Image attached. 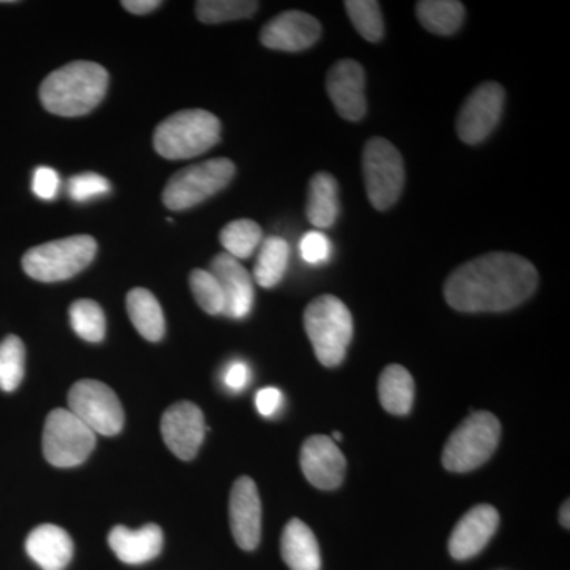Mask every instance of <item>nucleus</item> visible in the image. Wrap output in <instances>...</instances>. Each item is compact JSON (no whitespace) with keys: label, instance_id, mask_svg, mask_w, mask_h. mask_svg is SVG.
<instances>
[{"label":"nucleus","instance_id":"13","mask_svg":"<svg viewBox=\"0 0 570 570\" xmlns=\"http://www.w3.org/2000/svg\"><path fill=\"white\" fill-rule=\"evenodd\" d=\"M303 474L318 490H336L346 478V459L328 436H311L299 453Z\"/></svg>","mask_w":570,"mask_h":570},{"label":"nucleus","instance_id":"34","mask_svg":"<svg viewBox=\"0 0 570 570\" xmlns=\"http://www.w3.org/2000/svg\"><path fill=\"white\" fill-rule=\"evenodd\" d=\"M299 254L306 264H324L332 254V243L322 232H307L299 242Z\"/></svg>","mask_w":570,"mask_h":570},{"label":"nucleus","instance_id":"10","mask_svg":"<svg viewBox=\"0 0 570 570\" xmlns=\"http://www.w3.org/2000/svg\"><path fill=\"white\" fill-rule=\"evenodd\" d=\"M69 411L94 433L116 436L124 426L121 401L104 382L85 379L69 392Z\"/></svg>","mask_w":570,"mask_h":570},{"label":"nucleus","instance_id":"11","mask_svg":"<svg viewBox=\"0 0 570 570\" xmlns=\"http://www.w3.org/2000/svg\"><path fill=\"white\" fill-rule=\"evenodd\" d=\"M505 91L501 85L487 81L480 85L461 107L456 132L466 145H479L497 129L504 108Z\"/></svg>","mask_w":570,"mask_h":570},{"label":"nucleus","instance_id":"25","mask_svg":"<svg viewBox=\"0 0 570 570\" xmlns=\"http://www.w3.org/2000/svg\"><path fill=\"white\" fill-rule=\"evenodd\" d=\"M420 24L436 36H452L464 21V6L456 0H422L415 7Z\"/></svg>","mask_w":570,"mask_h":570},{"label":"nucleus","instance_id":"30","mask_svg":"<svg viewBox=\"0 0 570 570\" xmlns=\"http://www.w3.org/2000/svg\"><path fill=\"white\" fill-rule=\"evenodd\" d=\"M26 370V348L20 337L10 335L0 343V390L20 387Z\"/></svg>","mask_w":570,"mask_h":570},{"label":"nucleus","instance_id":"3","mask_svg":"<svg viewBox=\"0 0 570 570\" xmlns=\"http://www.w3.org/2000/svg\"><path fill=\"white\" fill-rule=\"evenodd\" d=\"M219 140V119L198 108L175 112L154 130V149L168 160L202 156Z\"/></svg>","mask_w":570,"mask_h":570},{"label":"nucleus","instance_id":"38","mask_svg":"<svg viewBox=\"0 0 570 570\" xmlns=\"http://www.w3.org/2000/svg\"><path fill=\"white\" fill-rule=\"evenodd\" d=\"M121 6L129 11V13L148 14L159 9L163 2H160V0H124Z\"/></svg>","mask_w":570,"mask_h":570},{"label":"nucleus","instance_id":"29","mask_svg":"<svg viewBox=\"0 0 570 570\" xmlns=\"http://www.w3.org/2000/svg\"><path fill=\"white\" fill-rule=\"evenodd\" d=\"M71 328L89 343H100L105 337L107 322L99 303L92 299H77L69 309Z\"/></svg>","mask_w":570,"mask_h":570},{"label":"nucleus","instance_id":"4","mask_svg":"<svg viewBox=\"0 0 570 570\" xmlns=\"http://www.w3.org/2000/svg\"><path fill=\"white\" fill-rule=\"evenodd\" d=\"M303 321L318 362L326 367L341 365L354 336L348 307L337 296H317L306 306Z\"/></svg>","mask_w":570,"mask_h":570},{"label":"nucleus","instance_id":"16","mask_svg":"<svg viewBox=\"0 0 570 570\" xmlns=\"http://www.w3.org/2000/svg\"><path fill=\"white\" fill-rule=\"evenodd\" d=\"M230 527L239 549H257L262 535V502L257 485L247 475L232 487Z\"/></svg>","mask_w":570,"mask_h":570},{"label":"nucleus","instance_id":"39","mask_svg":"<svg viewBox=\"0 0 570 570\" xmlns=\"http://www.w3.org/2000/svg\"><path fill=\"white\" fill-rule=\"evenodd\" d=\"M569 509H570V504H569V499H568V501H566L564 504H562L561 512H560V521H561L562 527L566 528V530H569V527H570Z\"/></svg>","mask_w":570,"mask_h":570},{"label":"nucleus","instance_id":"36","mask_svg":"<svg viewBox=\"0 0 570 570\" xmlns=\"http://www.w3.org/2000/svg\"><path fill=\"white\" fill-rule=\"evenodd\" d=\"M284 395L279 389L265 387L255 396V406L264 417H272L277 411H279L281 404H283Z\"/></svg>","mask_w":570,"mask_h":570},{"label":"nucleus","instance_id":"27","mask_svg":"<svg viewBox=\"0 0 570 570\" xmlns=\"http://www.w3.org/2000/svg\"><path fill=\"white\" fill-rule=\"evenodd\" d=\"M261 225L250 219H238L225 225L220 232V245L224 246L225 254L245 261L257 250L262 245Z\"/></svg>","mask_w":570,"mask_h":570},{"label":"nucleus","instance_id":"37","mask_svg":"<svg viewBox=\"0 0 570 570\" xmlns=\"http://www.w3.org/2000/svg\"><path fill=\"white\" fill-rule=\"evenodd\" d=\"M250 371L249 366L243 362H234L230 366L225 370L224 384L234 392H239L246 387L249 382Z\"/></svg>","mask_w":570,"mask_h":570},{"label":"nucleus","instance_id":"19","mask_svg":"<svg viewBox=\"0 0 570 570\" xmlns=\"http://www.w3.org/2000/svg\"><path fill=\"white\" fill-rule=\"evenodd\" d=\"M108 543L119 561L132 566L145 564L163 551L164 532L154 523L145 524L137 531L119 524L108 534Z\"/></svg>","mask_w":570,"mask_h":570},{"label":"nucleus","instance_id":"12","mask_svg":"<svg viewBox=\"0 0 570 570\" xmlns=\"http://www.w3.org/2000/svg\"><path fill=\"white\" fill-rule=\"evenodd\" d=\"M160 431L167 448L178 459L189 461L204 444L206 425L204 412L189 401H179L165 411Z\"/></svg>","mask_w":570,"mask_h":570},{"label":"nucleus","instance_id":"18","mask_svg":"<svg viewBox=\"0 0 570 570\" xmlns=\"http://www.w3.org/2000/svg\"><path fill=\"white\" fill-rule=\"evenodd\" d=\"M499 527V513L493 505L480 504L464 513L450 534L449 551L455 560L478 557L489 546Z\"/></svg>","mask_w":570,"mask_h":570},{"label":"nucleus","instance_id":"40","mask_svg":"<svg viewBox=\"0 0 570 570\" xmlns=\"http://www.w3.org/2000/svg\"><path fill=\"white\" fill-rule=\"evenodd\" d=\"M333 438H335L336 441H341V438L343 436H341V433H333Z\"/></svg>","mask_w":570,"mask_h":570},{"label":"nucleus","instance_id":"8","mask_svg":"<svg viewBox=\"0 0 570 570\" xmlns=\"http://www.w3.org/2000/svg\"><path fill=\"white\" fill-rule=\"evenodd\" d=\"M363 178L371 205L379 212L392 208L403 193L404 171L403 157L385 138H371L363 151Z\"/></svg>","mask_w":570,"mask_h":570},{"label":"nucleus","instance_id":"7","mask_svg":"<svg viewBox=\"0 0 570 570\" xmlns=\"http://www.w3.org/2000/svg\"><path fill=\"white\" fill-rule=\"evenodd\" d=\"M235 171V164L227 157L183 168L168 179L163 194L164 205L171 212H184L204 204L230 184Z\"/></svg>","mask_w":570,"mask_h":570},{"label":"nucleus","instance_id":"6","mask_svg":"<svg viewBox=\"0 0 570 570\" xmlns=\"http://www.w3.org/2000/svg\"><path fill=\"white\" fill-rule=\"evenodd\" d=\"M499 439V420L491 412H474L450 434L442 452V464L450 472L474 471L493 456Z\"/></svg>","mask_w":570,"mask_h":570},{"label":"nucleus","instance_id":"23","mask_svg":"<svg viewBox=\"0 0 570 570\" xmlns=\"http://www.w3.org/2000/svg\"><path fill=\"white\" fill-rule=\"evenodd\" d=\"M127 314L145 340L151 341V343L163 340L165 335L164 311L151 292L141 287L132 288L127 294Z\"/></svg>","mask_w":570,"mask_h":570},{"label":"nucleus","instance_id":"2","mask_svg":"<svg viewBox=\"0 0 570 570\" xmlns=\"http://www.w3.org/2000/svg\"><path fill=\"white\" fill-rule=\"evenodd\" d=\"M108 88V71L96 62L77 61L52 71L40 86L45 110L63 118L91 112L102 102Z\"/></svg>","mask_w":570,"mask_h":570},{"label":"nucleus","instance_id":"24","mask_svg":"<svg viewBox=\"0 0 570 570\" xmlns=\"http://www.w3.org/2000/svg\"><path fill=\"white\" fill-rule=\"evenodd\" d=\"M415 384L411 373L401 365H390L379 377L382 407L393 415H407L414 404Z\"/></svg>","mask_w":570,"mask_h":570},{"label":"nucleus","instance_id":"9","mask_svg":"<svg viewBox=\"0 0 570 570\" xmlns=\"http://www.w3.org/2000/svg\"><path fill=\"white\" fill-rule=\"evenodd\" d=\"M96 448V433L69 409H55L43 428V453L56 468L80 466Z\"/></svg>","mask_w":570,"mask_h":570},{"label":"nucleus","instance_id":"22","mask_svg":"<svg viewBox=\"0 0 570 570\" xmlns=\"http://www.w3.org/2000/svg\"><path fill=\"white\" fill-rule=\"evenodd\" d=\"M340 214L337 183L332 175L321 171L311 178L307 189L306 216L316 228H330Z\"/></svg>","mask_w":570,"mask_h":570},{"label":"nucleus","instance_id":"1","mask_svg":"<svg viewBox=\"0 0 570 570\" xmlns=\"http://www.w3.org/2000/svg\"><path fill=\"white\" fill-rule=\"evenodd\" d=\"M535 266L521 255L490 253L466 262L445 281V302L461 313H504L538 288Z\"/></svg>","mask_w":570,"mask_h":570},{"label":"nucleus","instance_id":"35","mask_svg":"<svg viewBox=\"0 0 570 570\" xmlns=\"http://www.w3.org/2000/svg\"><path fill=\"white\" fill-rule=\"evenodd\" d=\"M59 175L58 171L52 170L50 167L37 168L33 174L32 189L37 197L43 200H52L58 195L59 190Z\"/></svg>","mask_w":570,"mask_h":570},{"label":"nucleus","instance_id":"15","mask_svg":"<svg viewBox=\"0 0 570 570\" xmlns=\"http://www.w3.org/2000/svg\"><path fill=\"white\" fill-rule=\"evenodd\" d=\"M322 36V26L305 11H284L266 22L261 41L269 50L298 52L313 47Z\"/></svg>","mask_w":570,"mask_h":570},{"label":"nucleus","instance_id":"31","mask_svg":"<svg viewBox=\"0 0 570 570\" xmlns=\"http://www.w3.org/2000/svg\"><path fill=\"white\" fill-rule=\"evenodd\" d=\"M344 7L363 39L376 43L384 37V17L376 0H347Z\"/></svg>","mask_w":570,"mask_h":570},{"label":"nucleus","instance_id":"5","mask_svg":"<svg viewBox=\"0 0 570 570\" xmlns=\"http://www.w3.org/2000/svg\"><path fill=\"white\" fill-rule=\"evenodd\" d=\"M97 243L89 235H73L32 247L22 257L26 275L40 283H59L92 264Z\"/></svg>","mask_w":570,"mask_h":570},{"label":"nucleus","instance_id":"26","mask_svg":"<svg viewBox=\"0 0 570 570\" xmlns=\"http://www.w3.org/2000/svg\"><path fill=\"white\" fill-rule=\"evenodd\" d=\"M291 247L279 236H269L261 245L257 262L254 265L255 283L264 288L276 287L283 281L288 265Z\"/></svg>","mask_w":570,"mask_h":570},{"label":"nucleus","instance_id":"32","mask_svg":"<svg viewBox=\"0 0 570 570\" xmlns=\"http://www.w3.org/2000/svg\"><path fill=\"white\" fill-rule=\"evenodd\" d=\"M190 291L198 306L209 316H224L225 298L216 277L206 269H194L189 276Z\"/></svg>","mask_w":570,"mask_h":570},{"label":"nucleus","instance_id":"21","mask_svg":"<svg viewBox=\"0 0 570 570\" xmlns=\"http://www.w3.org/2000/svg\"><path fill=\"white\" fill-rule=\"evenodd\" d=\"M281 554L291 570H321V549L314 532L302 520L285 524L281 538Z\"/></svg>","mask_w":570,"mask_h":570},{"label":"nucleus","instance_id":"33","mask_svg":"<svg viewBox=\"0 0 570 570\" xmlns=\"http://www.w3.org/2000/svg\"><path fill=\"white\" fill-rule=\"evenodd\" d=\"M110 181L104 176L92 174H81L71 176L67 183V190L75 202L91 200V198L99 197L110 193Z\"/></svg>","mask_w":570,"mask_h":570},{"label":"nucleus","instance_id":"17","mask_svg":"<svg viewBox=\"0 0 570 570\" xmlns=\"http://www.w3.org/2000/svg\"><path fill=\"white\" fill-rule=\"evenodd\" d=\"M209 273L216 277L225 298L224 316L245 318L254 305L253 276L239 261L228 254H217L209 265Z\"/></svg>","mask_w":570,"mask_h":570},{"label":"nucleus","instance_id":"28","mask_svg":"<svg viewBox=\"0 0 570 570\" xmlns=\"http://www.w3.org/2000/svg\"><path fill=\"white\" fill-rule=\"evenodd\" d=\"M257 10L258 3L253 0H200L195 3V14L205 24L245 20Z\"/></svg>","mask_w":570,"mask_h":570},{"label":"nucleus","instance_id":"14","mask_svg":"<svg viewBox=\"0 0 570 570\" xmlns=\"http://www.w3.org/2000/svg\"><path fill=\"white\" fill-rule=\"evenodd\" d=\"M326 91L341 118L352 122L365 118V70L354 59H343L330 69Z\"/></svg>","mask_w":570,"mask_h":570},{"label":"nucleus","instance_id":"20","mask_svg":"<svg viewBox=\"0 0 570 570\" xmlns=\"http://www.w3.org/2000/svg\"><path fill=\"white\" fill-rule=\"evenodd\" d=\"M26 551L43 570H63L73 557V540L56 524H40L26 539Z\"/></svg>","mask_w":570,"mask_h":570}]
</instances>
